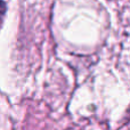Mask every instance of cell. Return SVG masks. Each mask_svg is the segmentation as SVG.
I'll list each match as a JSON object with an SVG mask.
<instances>
[{
	"label": "cell",
	"instance_id": "obj_1",
	"mask_svg": "<svg viewBox=\"0 0 130 130\" xmlns=\"http://www.w3.org/2000/svg\"><path fill=\"white\" fill-rule=\"evenodd\" d=\"M5 13H6V4H5L2 0H0V24H1V22H2Z\"/></svg>",
	"mask_w": 130,
	"mask_h": 130
}]
</instances>
